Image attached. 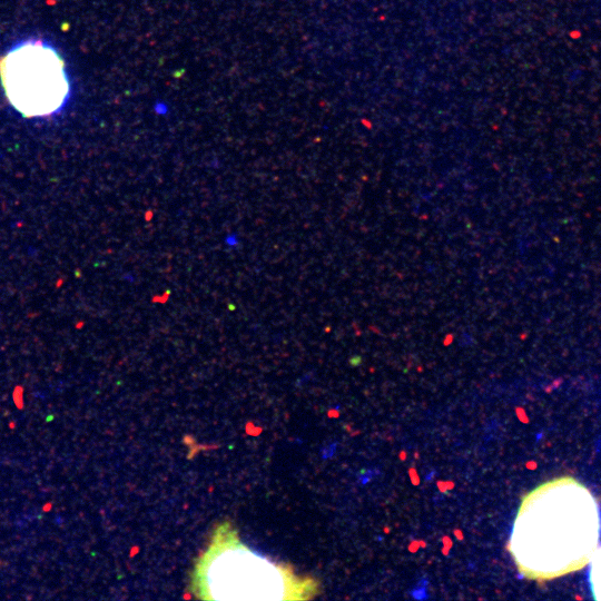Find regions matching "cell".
Listing matches in <instances>:
<instances>
[{
	"mask_svg": "<svg viewBox=\"0 0 601 601\" xmlns=\"http://www.w3.org/2000/svg\"><path fill=\"white\" fill-rule=\"evenodd\" d=\"M588 581L593 599L601 600V545L590 560Z\"/></svg>",
	"mask_w": 601,
	"mask_h": 601,
	"instance_id": "4",
	"label": "cell"
},
{
	"mask_svg": "<svg viewBox=\"0 0 601 601\" xmlns=\"http://www.w3.org/2000/svg\"><path fill=\"white\" fill-rule=\"evenodd\" d=\"M224 242L226 246L230 249L238 247L240 243L238 235L234 233H229L228 235H226Z\"/></svg>",
	"mask_w": 601,
	"mask_h": 601,
	"instance_id": "5",
	"label": "cell"
},
{
	"mask_svg": "<svg viewBox=\"0 0 601 601\" xmlns=\"http://www.w3.org/2000/svg\"><path fill=\"white\" fill-rule=\"evenodd\" d=\"M600 534L595 497L574 477L561 476L523 496L508 550L524 578L546 581L585 566Z\"/></svg>",
	"mask_w": 601,
	"mask_h": 601,
	"instance_id": "1",
	"label": "cell"
},
{
	"mask_svg": "<svg viewBox=\"0 0 601 601\" xmlns=\"http://www.w3.org/2000/svg\"><path fill=\"white\" fill-rule=\"evenodd\" d=\"M191 583L195 595L207 600H307L318 593L315 579L255 553L229 522L216 528Z\"/></svg>",
	"mask_w": 601,
	"mask_h": 601,
	"instance_id": "2",
	"label": "cell"
},
{
	"mask_svg": "<svg viewBox=\"0 0 601 601\" xmlns=\"http://www.w3.org/2000/svg\"><path fill=\"white\" fill-rule=\"evenodd\" d=\"M0 80L10 105L28 118L53 115L69 100L65 62L40 39L21 41L0 58Z\"/></svg>",
	"mask_w": 601,
	"mask_h": 601,
	"instance_id": "3",
	"label": "cell"
}]
</instances>
